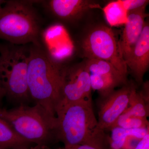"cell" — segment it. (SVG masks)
I'll return each mask as SVG.
<instances>
[{"label": "cell", "mask_w": 149, "mask_h": 149, "mask_svg": "<svg viewBox=\"0 0 149 149\" xmlns=\"http://www.w3.org/2000/svg\"><path fill=\"white\" fill-rule=\"evenodd\" d=\"M24 149H52L51 147L47 146H40V145H35L33 146L28 148Z\"/></svg>", "instance_id": "obj_23"}, {"label": "cell", "mask_w": 149, "mask_h": 149, "mask_svg": "<svg viewBox=\"0 0 149 149\" xmlns=\"http://www.w3.org/2000/svg\"><path fill=\"white\" fill-rule=\"evenodd\" d=\"M58 149H98L88 145H75L64 146Z\"/></svg>", "instance_id": "obj_21"}, {"label": "cell", "mask_w": 149, "mask_h": 149, "mask_svg": "<svg viewBox=\"0 0 149 149\" xmlns=\"http://www.w3.org/2000/svg\"><path fill=\"white\" fill-rule=\"evenodd\" d=\"M125 63L137 82L143 83L149 66V24L146 21L141 37L133 47Z\"/></svg>", "instance_id": "obj_11"}, {"label": "cell", "mask_w": 149, "mask_h": 149, "mask_svg": "<svg viewBox=\"0 0 149 149\" xmlns=\"http://www.w3.org/2000/svg\"><path fill=\"white\" fill-rule=\"evenodd\" d=\"M56 142L64 146L88 145L104 149L108 141L93 111L92 101L63 105L56 110Z\"/></svg>", "instance_id": "obj_1"}, {"label": "cell", "mask_w": 149, "mask_h": 149, "mask_svg": "<svg viewBox=\"0 0 149 149\" xmlns=\"http://www.w3.org/2000/svg\"><path fill=\"white\" fill-rule=\"evenodd\" d=\"M40 1H6L0 8V39L17 45H42L41 19L34 6Z\"/></svg>", "instance_id": "obj_3"}, {"label": "cell", "mask_w": 149, "mask_h": 149, "mask_svg": "<svg viewBox=\"0 0 149 149\" xmlns=\"http://www.w3.org/2000/svg\"><path fill=\"white\" fill-rule=\"evenodd\" d=\"M111 136L109 138V141H115L128 137H133L141 140L149 133V128L125 129L118 127H115L110 130Z\"/></svg>", "instance_id": "obj_18"}, {"label": "cell", "mask_w": 149, "mask_h": 149, "mask_svg": "<svg viewBox=\"0 0 149 149\" xmlns=\"http://www.w3.org/2000/svg\"><path fill=\"white\" fill-rule=\"evenodd\" d=\"M64 66L52 58L42 45H29L27 83L31 100L54 117Z\"/></svg>", "instance_id": "obj_2"}, {"label": "cell", "mask_w": 149, "mask_h": 149, "mask_svg": "<svg viewBox=\"0 0 149 149\" xmlns=\"http://www.w3.org/2000/svg\"><path fill=\"white\" fill-rule=\"evenodd\" d=\"M120 1L128 12L147 6L149 3L148 0H120Z\"/></svg>", "instance_id": "obj_19"}, {"label": "cell", "mask_w": 149, "mask_h": 149, "mask_svg": "<svg viewBox=\"0 0 149 149\" xmlns=\"http://www.w3.org/2000/svg\"><path fill=\"white\" fill-rule=\"evenodd\" d=\"M5 92L1 87L0 86V107H2L3 104V100L5 97Z\"/></svg>", "instance_id": "obj_22"}, {"label": "cell", "mask_w": 149, "mask_h": 149, "mask_svg": "<svg viewBox=\"0 0 149 149\" xmlns=\"http://www.w3.org/2000/svg\"><path fill=\"white\" fill-rule=\"evenodd\" d=\"M83 63L90 74L109 75L119 79L125 84L129 83L127 76L121 73L109 62L97 59H85Z\"/></svg>", "instance_id": "obj_13"}, {"label": "cell", "mask_w": 149, "mask_h": 149, "mask_svg": "<svg viewBox=\"0 0 149 149\" xmlns=\"http://www.w3.org/2000/svg\"><path fill=\"white\" fill-rule=\"evenodd\" d=\"M148 100L145 98L134 85L130 94L129 103L124 112L142 118L148 119L149 116Z\"/></svg>", "instance_id": "obj_16"}, {"label": "cell", "mask_w": 149, "mask_h": 149, "mask_svg": "<svg viewBox=\"0 0 149 149\" xmlns=\"http://www.w3.org/2000/svg\"><path fill=\"white\" fill-rule=\"evenodd\" d=\"M81 47L85 59L106 61L128 75V68L120 53L118 41L109 27L100 24L91 27L83 36Z\"/></svg>", "instance_id": "obj_6"}, {"label": "cell", "mask_w": 149, "mask_h": 149, "mask_svg": "<svg viewBox=\"0 0 149 149\" xmlns=\"http://www.w3.org/2000/svg\"><path fill=\"white\" fill-rule=\"evenodd\" d=\"M0 118L19 136L35 145L50 147L56 141V118L38 104L20 105L11 109L0 107Z\"/></svg>", "instance_id": "obj_4"}, {"label": "cell", "mask_w": 149, "mask_h": 149, "mask_svg": "<svg viewBox=\"0 0 149 149\" xmlns=\"http://www.w3.org/2000/svg\"><path fill=\"white\" fill-rule=\"evenodd\" d=\"M134 149H149V133L140 140Z\"/></svg>", "instance_id": "obj_20"}, {"label": "cell", "mask_w": 149, "mask_h": 149, "mask_svg": "<svg viewBox=\"0 0 149 149\" xmlns=\"http://www.w3.org/2000/svg\"><path fill=\"white\" fill-rule=\"evenodd\" d=\"M92 90L97 91L102 98L106 97L118 86L127 85L121 80L109 75L90 74Z\"/></svg>", "instance_id": "obj_14"}, {"label": "cell", "mask_w": 149, "mask_h": 149, "mask_svg": "<svg viewBox=\"0 0 149 149\" xmlns=\"http://www.w3.org/2000/svg\"><path fill=\"white\" fill-rule=\"evenodd\" d=\"M35 146L19 136L0 118V149H24Z\"/></svg>", "instance_id": "obj_12"}, {"label": "cell", "mask_w": 149, "mask_h": 149, "mask_svg": "<svg viewBox=\"0 0 149 149\" xmlns=\"http://www.w3.org/2000/svg\"><path fill=\"white\" fill-rule=\"evenodd\" d=\"M40 3L53 17L67 23L80 20L88 12L100 8V5L90 0H49Z\"/></svg>", "instance_id": "obj_9"}, {"label": "cell", "mask_w": 149, "mask_h": 149, "mask_svg": "<svg viewBox=\"0 0 149 149\" xmlns=\"http://www.w3.org/2000/svg\"><path fill=\"white\" fill-rule=\"evenodd\" d=\"M134 85L133 83H128L102 99L100 105L98 121L104 130H110L118 117L127 109Z\"/></svg>", "instance_id": "obj_8"}, {"label": "cell", "mask_w": 149, "mask_h": 149, "mask_svg": "<svg viewBox=\"0 0 149 149\" xmlns=\"http://www.w3.org/2000/svg\"><path fill=\"white\" fill-rule=\"evenodd\" d=\"M146 7L128 12L127 22L124 24L121 38L118 41L120 52L125 62L143 32L146 22L145 19L148 16Z\"/></svg>", "instance_id": "obj_10"}, {"label": "cell", "mask_w": 149, "mask_h": 149, "mask_svg": "<svg viewBox=\"0 0 149 149\" xmlns=\"http://www.w3.org/2000/svg\"><path fill=\"white\" fill-rule=\"evenodd\" d=\"M103 10L106 19L111 27L124 25L127 22L128 12L120 0L110 2L105 6Z\"/></svg>", "instance_id": "obj_15"}, {"label": "cell", "mask_w": 149, "mask_h": 149, "mask_svg": "<svg viewBox=\"0 0 149 149\" xmlns=\"http://www.w3.org/2000/svg\"><path fill=\"white\" fill-rule=\"evenodd\" d=\"M92 91L90 74L83 62L70 66H64L60 100L57 108L65 104L92 101Z\"/></svg>", "instance_id": "obj_7"}, {"label": "cell", "mask_w": 149, "mask_h": 149, "mask_svg": "<svg viewBox=\"0 0 149 149\" xmlns=\"http://www.w3.org/2000/svg\"><path fill=\"white\" fill-rule=\"evenodd\" d=\"M29 45L0 44V86L15 107L32 101L27 83Z\"/></svg>", "instance_id": "obj_5"}, {"label": "cell", "mask_w": 149, "mask_h": 149, "mask_svg": "<svg viewBox=\"0 0 149 149\" xmlns=\"http://www.w3.org/2000/svg\"><path fill=\"white\" fill-rule=\"evenodd\" d=\"M6 1L5 0H0V8L3 5V4L6 2Z\"/></svg>", "instance_id": "obj_24"}, {"label": "cell", "mask_w": 149, "mask_h": 149, "mask_svg": "<svg viewBox=\"0 0 149 149\" xmlns=\"http://www.w3.org/2000/svg\"><path fill=\"white\" fill-rule=\"evenodd\" d=\"M149 126L148 119L123 112L118 118L112 128L118 127L125 129H133L149 128Z\"/></svg>", "instance_id": "obj_17"}]
</instances>
